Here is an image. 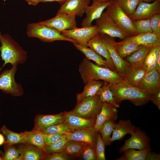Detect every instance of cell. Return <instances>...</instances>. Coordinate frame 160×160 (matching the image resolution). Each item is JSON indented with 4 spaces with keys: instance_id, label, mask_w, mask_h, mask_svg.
Returning a JSON list of instances; mask_svg holds the SVG:
<instances>
[{
    "instance_id": "1",
    "label": "cell",
    "mask_w": 160,
    "mask_h": 160,
    "mask_svg": "<svg viewBox=\"0 0 160 160\" xmlns=\"http://www.w3.org/2000/svg\"><path fill=\"white\" fill-rule=\"evenodd\" d=\"M79 71L84 84L90 81L102 80L115 85L125 79L124 76L116 71L95 65L85 57L80 64Z\"/></svg>"
},
{
    "instance_id": "2",
    "label": "cell",
    "mask_w": 160,
    "mask_h": 160,
    "mask_svg": "<svg viewBox=\"0 0 160 160\" xmlns=\"http://www.w3.org/2000/svg\"><path fill=\"white\" fill-rule=\"evenodd\" d=\"M108 85L116 103L119 105L122 101L125 100L139 106L146 104L151 101L150 96L148 93L125 80L115 85L109 83Z\"/></svg>"
},
{
    "instance_id": "3",
    "label": "cell",
    "mask_w": 160,
    "mask_h": 160,
    "mask_svg": "<svg viewBox=\"0 0 160 160\" xmlns=\"http://www.w3.org/2000/svg\"><path fill=\"white\" fill-rule=\"evenodd\" d=\"M0 55L4 63L0 71L8 63L12 66L23 64L27 58V52L9 34H1L0 37Z\"/></svg>"
},
{
    "instance_id": "4",
    "label": "cell",
    "mask_w": 160,
    "mask_h": 160,
    "mask_svg": "<svg viewBox=\"0 0 160 160\" xmlns=\"http://www.w3.org/2000/svg\"><path fill=\"white\" fill-rule=\"evenodd\" d=\"M26 34L29 37L37 38L43 42H50L56 41H63L78 44L76 41L67 37L58 31L39 22L28 24Z\"/></svg>"
},
{
    "instance_id": "5",
    "label": "cell",
    "mask_w": 160,
    "mask_h": 160,
    "mask_svg": "<svg viewBox=\"0 0 160 160\" xmlns=\"http://www.w3.org/2000/svg\"><path fill=\"white\" fill-rule=\"evenodd\" d=\"M105 12L121 29L133 36L137 34L132 20L114 0L107 6Z\"/></svg>"
},
{
    "instance_id": "6",
    "label": "cell",
    "mask_w": 160,
    "mask_h": 160,
    "mask_svg": "<svg viewBox=\"0 0 160 160\" xmlns=\"http://www.w3.org/2000/svg\"><path fill=\"white\" fill-rule=\"evenodd\" d=\"M103 103L100 96L97 94L76 103L71 111L86 119L96 118L101 110Z\"/></svg>"
},
{
    "instance_id": "7",
    "label": "cell",
    "mask_w": 160,
    "mask_h": 160,
    "mask_svg": "<svg viewBox=\"0 0 160 160\" xmlns=\"http://www.w3.org/2000/svg\"><path fill=\"white\" fill-rule=\"evenodd\" d=\"M17 66V65H14L11 68L5 70L0 74V90L14 97L21 96L24 93L23 87L15 79Z\"/></svg>"
},
{
    "instance_id": "8",
    "label": "cell",
    "mask_w": 160,
    "mask_h": 160,
    "mask_svg": "<svg viewBox=\"0 0 160 160\" xmlns=\"http://www.w3.org/2000/svg\"><path fill=\"white\" fill-rule=\"evenodd\" d=\"M95 20L96 25L99 28V34H105L113 38H119L121 40L130 36L119 28L105 12Z\"/></svg>"
},
{
    "instance_id": "9",
    "label": "cell",
    "mask_w": 160,
    "mask_h": 160,
    "mask_svg": "<svg viewBox=\"0 0 160 160\" xmlns=\"http://www.w3.org/2000/svg\"><path fill=\"white\" fill-rule=\"evenodd\" d=\"M99 32L98 27L96 25L63 31L60 33L64 36L76 41L78 44L88 47L89 41L94 36L99 34Z\"/></svg>"
},
{
    "instance_id": "10",
    "label": "cell",
    "mask_w": 160,
    "mask_h": 160,
    "mask_svg": "<svg viewBox=\"0 0 160 160\" xmlns=\"http://www.w3.org/2000/svg\"><path fill=\"white\" fill-rule=\"evenodd\" d=\"M76 15L64 13L56 14L54 17L40 23L52 28L60 32L76 28Z\"/></svg>"
},
{
    "instance_id": "11",
    "label": "cell",
    "mask_w": 160,
    "mask_h": 160,
    "mask_svg": "<svg viewBox=\"0 0 160 160\" xmlns=\"http://www.w3.org/2000/svg\"><path fill=\"white\" fill-rule=\"evenodd\" d=\"M99 34L109 51L116 72L124 77L129 69L130 65L120 57L116 52L113 42L114 38L105 34Z\"/></svg>"
},
{
    "instance_id": "12",
    "label": "cell",
    "mask_w": 160,
    "mask_h": 160,
    "mask_svg": "<svg viewBox=\"0 0 160 160\" xmlns=\"http://www.w3.org/2000/svg\"><path fill=\"white\" fill-rule=\"evenodd\" d=\"M150 138L146 133L138 127H136L134 132L129 139L125 141L124 145L119 150L120 153H123L128 149L139 150L150 146Z\"/></svg>"
},
{
    "instance_id": "13",
    "label": "cell",
    "mask_w": 160,
    "mask_h": 160,
    "mask_svg": "<svg viewBox=\"0 0 160 160\" xmlns=\"http://www.w3.org/2000/svg\"><path fill=\"white\" fill-rule=\"evenodd\" d=\"M160 13V1L156 0L152 3L140 1L134 12L128 15L133 21L150 19Z\"/></svg>"
},
{
    "instance_id": "14",
    "label": "cell",
    "mask_w": 160,
    "mask_h": 160,
    "mask_svg": "<svg viewBox=\"0 0 160 160\" xmlns=\"http://www.w3.org/2000/svg\"><path fill=\"white\" fill-rule=\"evenodd\" d=\"M113 0H110L103 3H100L96 0H92V4L87 6L84 11L86 17L82 20V27L89 26L92 22L101 16L104 9L108 5L112 4Z\"/></svg>"
},
{
    "instance_id": "15",
    "label": "cell",
    "mask_w": 160,
    "mask_h": 160,
    "mask_svg": "<svg viewBox=\"0 0 160 160\" xmlns=\"http://www.w3.org/2000/svg\"><path fill=\"white\" fill-rule=\"evenodd\" d=\"M118 43L120 44L135 43L151 47L160 46V36L153 32L139 34L127 37Z\"/></svg>"
},
{
    "instance_id": "16",
    "label": "cell",
    "mask_w": 160,
    "mask_h": 160,
    "mask_svg": "<svg viewBox=\"0 0 160 160\" xmlns=\"http://www.w3.org/2000/svg\"><path fill=\"white\" fill-rule=\"evenodd\" d=\"M138 87L149 95L160 90V73L155 68L146 73Z\"/></svg>"
},
{
    "instance_id": "17",
    "label": "cell",
    "mask_w": 160,
    "mask_h": 160,
    "mask_svg": "<svg viewBox=\"0 0 160 160\" xmlns=\"http://www.w3.org/2000/svg\"><path fill=\"white\" fill-rule=\"evenodd\" d=\"M117 107L108 102L103 103L101 110L97 115L94 128L97 132L103 124L106 121L112 120L115 121L117 119Z\"/></svg>"
},
{
    "instance_id": "18",
    "label": "cell",
    "mask_w": 160,
    "mask_h": 160,
    "mask_svg": "<svg viewBox=\"0 0 160 160\" xmlns=\"http://www.w3.org/2000/svg\"><path fill=\"white\" fill-rule=\"evenodd\" d=\"M90 0H67L62 5L57 14L64 13L82 17Z\"/></svg>"
},
{
    "instance_id": "19",
    "label": "cell",
    "mask_w": 160,
    "mask_h": 160,
    "mask_svg": "<svg viewBox=\"0 0 160 160\" xmlns=\"http://www.w3.org/2000/svg\"><path fill=\"white\" fill-rule=\"evenodd\" d=\"M65 121L74 130H80L94 127L96 118L91 119L84 118L71 111H64Z\"/></svg>"
},
{
    "instance_id": "20",
    "label": "cell",
    "mask_w": 160,
    "mask_h": 160,
    "mask_svg": "<svg viewBox=\"0 0 160 160\" xmlns=\"http://www.w3.org/2000/svg\"><path fill=\"white\" fill-rule=\"evenodd\" d=\"M97 132L93 127L84 129L74 130L65 135L68 140L80 141L89 144L95 147Z\"/></svg>"
},
{
    "instance_id": "21",
    "label": "cell",
    "mask_w": 160,
    "mask_h": 160,
    "mask_svg": "<svg viewBox=\"0 0 160 160\" xmlns=\"http://www.w3.org/2000/svg\"><path fill=\"white\" fill-rule=\"evenodd\" d=\"M65 120L64 112L55 114H39L34 119L33 129L40 130L49 126L60 124Z\"/></svg>"
},
{
    "instance_id": "22",
    "label": "cell",
    "mask_w": 160,
    "mask_h": 160,
    "mask_svg": "<svg viewBox=\"0 0 160 160\" xmlns=\"http://www.w3.org/2000/svg\"><path fill=\"white\" fill-rule=\"evenodd\" d=\"M88 47L105 59L110 69L116 71L109 51L99 33L94 36L88 42Z\"/></svg>"
},
{
    "instance_id": "23",
    "label": "cell",
    "mask_w": 160,
    "mask_h": 160,
    "mask_svg": "<svg viewBox=\"0 0 160 160\" xmlns=\"http://www.w3.org/2000/svg\"><path fill=\"white\" fill-rule=\"evenodd\" d=\"M23 160H44L47 153L34 145L21 143L17 148Z\"/></svg>"
},
{
    "instance_id": "24",
    "label": "cell",
    "mask_w": 160,
    "mask_h": 160,
    "mask_svg": "<svg viewBox=\"0 0 160 160\" xmlns=\"http://www.w3.org/2000/svg\"><path fill=\"white\" fill-rule=\"evenodd\" d=\"M135 127L129 120H120L116 123L115 122L111 143L116 140H120L127 134H132L135 132Z\"/></svg>"
},
{
    "instance_id": "25",
    "label": "cell",
    "mask_w": 160,
    "mask_h": 160,
    "mask_svg": "<svg viewBox=\"0 0 160 160\" xmlns=\"http://www.w3.org/2000/svg\"><path fill=\"white\" fill-rule=\"evenodd\" d=\"M152 47L141 45L137 49L124 59L131 66H143L144 61Z\"/></svg>"
},
{
    "instance_id": "26",
    "label": "cell",
    "mask_w": 160,
    "mask_h": 160,
    "mask_svg": "<svg viewBox=\"0 0 160 160\" xmlns=\"http://www.w3.org/2000/svg\"><path fill=\"white\" fill-rule=\"evenodd\" d=\"M104 81L100 80H92L88 82L85 84L83 92L77 94V103L86 98L97 95Z\"/></svg>"
},
{
    "instance_id": "27",
    "label": "cell",
    "mask_w": 160,
    "mask_h": 160,
    "mask_svg": "<svg viewBox=\"0 0 160 160\" xmlns=\"http://www.w3.org/2000/svg\"><path fill=\"white\" fill-rule=\"evenodd\" d=\"M24 136L25 144L31 145L44 150L46 146L43 133L33 128L31 131L21 132Z\"/></svg>"
},
{
    "instance_id": "28",
    "label": "cell",
    "mask_w": 160,
    "mask_h": 160,
    "mask_svg": "<svg viewBox=\"0 0 160 160\" xmlns=\"http://www.w3.org/2000/svg\"><path fill=\"white\" fill-rule=\"evenodd\" d=\"M146 73V71L143 66H130L124 76V80L131 85L138 87Z\"/></svg>"
},
{
    "instance_id": "29",
    "label": "cell",
    "mask_w": 160,
    "mask_h": 160,
    "mask_svg": "<svg viewBox=\"0 0 160 160\" xmlns=\"http://www.w3.org/2000/svg\"><path fill=\"white\" fill-rule=\"evenodd\" d=\"M75 48L83 53L85 57L89 60L94 61L97 65L109 68L105 60L89 47L83 46L77 43H73Z\"/></svg>"
},
{
    "instance_id": "30",
    "label": "cell",
    "mask_w": 160,
    "mask_h": 160,
    "mask_svg": "<svg viewBox=\"0 0 160 160\" xmlns=\"http://www.w3.org/2000/svg\"><path fill=\"white\" fill-rule=\"evenodd\" d=\"M150 151L151 149L150 146L139 150L128 149L123 152V155L118 160H145L147 154Z\"/></svg>"
},
{
    "instance_id": "31",
    "label": "cell",
    "mask_w": 160,
    "mask_h": 160,
    "mask_svg": "<svg viewBox=\"0 0 160 160\" xmlns=\"http://www.w3.org/2000/svg\"><path fill=\"white\" fill-rule=\"evenodd\" d=\"M159 58L160 46L152 47L147 56L143 65L146 73L155 68L156 63Z\"/></svg>"
},
{
    "instance_id": "32",
    "label": "cell",
    "mask_w": 160,
    "mask_h": 160,
    "mask_svg": "<svg viewBox=\"0 0 160 160\" xmlns=\"http://www.w3.org/2000/svg\"><path fill=\"white\" fill-rule=\"evenodd\" d=\"M87 144L75 140H68L64 151L68 155L79 158L82 151Z\"/></svg>"
},
{
    "instance_id": "33",
    "label": "cell",
    "mask_w": 160,
    "mask_h": 160,
    "mask_svg": "<svg viewBox=\"0 0 160 160\" xmlns=\"http://www.w3.org/2000/svg\"><path fill=\"white\" fill-rule=\"evenodd\" d=\"M113 42L117 53L123 59L137 49L141 45L133 43L120 44L116 41L114 38Z\"/></svg>"
},
{
    "instance_id": "34",
    "label": "cell",
    "mask_w": 160,
    "mask_h": 160,
    "mask_svg": "<svg viewBox=\"0 0 160 160\" xmlns=\"http://www.w3.org/2000/svg\"><path fill=\"white\" fill-rule=\"evenodd\" d=\"M0 131L6 137V141L5 143L11 145L24 144V136L21 132L18 133L13 132L8 129L5 125H3Z\"/></svg>"
},
{
    "instance_id": "35",
    "label": "cell",
    "mask_w": 160,
    "mask_h": 160,
    "mask_svg": "<svg viewBox=\"0 0 160 160\" xmlns=\"http://www.w3.org/2000/svg\"><path fill=\"white\" fill-rule=\"evenodd\" d=\"M74 130L65 121L60 124L49 126L40 131L45 134H65Z\"/></svg>"
},
{
    "instance_id": "36",
    "label": "cell",
    "mask_w": 160,
    "mask_h": 160,
    "mask_svg": "<svg viewBox=\"0 0 160 160\" xmlns=\"http://www.w3.org/2000/svg\"><path fill=\"white\" fill-rule=\"evenodd\" d=\"M109 83L104 81L103 84L97 94L100 96V99L103 102H108L117 108L120 105L118 104L115 99L113 94L109 87Z\"/></svg>"
},
{
    "instance_id": "37",
    "label": "cell",
    "mask_w": 160,
    "mask_h": 160,
    "mask_svg": "<svg viewBox=\"0 0 160 160\" xmlns=\"http://www.w3.org/2000/svg\"><path fill=\"white\" fill-rule=\"evenodd\" d=\"M115 122L112 120L106 121L102 125L99 131L105 146L110 145L111 144L110 142L111 135L113 132Z\"/></svg>"
},
{
    "instance_id": "38",
    "label": "cell",
    "mask_w": 160,
    "mask_h": 160,
    "mask_svg": "<svg viewBox=\"0 0 160 160\" xmlns=\"http://www.w3.org/2000/svg\"><path fill=\"white\" fill-rule=\"evenodd\" d=\"M119 5L123 11L129 15L135 10L139 0H113Z\"/></svg>"
},
{
    "instance_id": "39",
    "label": "cell",
    "mask_w": 160,
    "mask_h": 160,
    "mask_svg": "<svg viewBox=\"0 0 160 160\" xmlns=\"http://www.w3.org/2000/svg\"><path fill=\"white\" fill-rule=\"evenodd\" d=\"M150 19H140L133 21V23L138 34L152 33Z\"/></svg>"
},
{
    "instance_id": "40",
    "label": "cell",
    "mask_w": 160,
    "mask_h": 160,
    "mask_svg": "<svg viewBox=\"0 0 160 160\" xmlns=\"http://www.w3.org/2000/svg\"><path fill=\"white\" fill-rule=\"evenodd\" d=\"M67 141L64 134L62 138L58 141L52 145H46L44 150L47 153L63 151Z\"/></svg>"
},
{
    "instance_id": "41",
    "label": "cell",
    "mask_w": 160,
    "mask_h": 160,
    "mask_svg": "<svg viewBox=\"0 0 160 160\" xmlns=\"http://www.w3.org/2000/svg\"><path fill=\"white\" fill-rule=\"evenodd\" d=\"M4 149V152L2 156V160H15L20 155L17 149L13 145L5 143Z\"/></svg>"
},
{
    "instance_id": "42",
    "label": "cell",
    "mask_w": 160,
    "mask_h": 160,
    "mask_svg": "<svg viewBox=\"0 0 160 160\" xmlns=\"http://www.w3.org/2000/svg\"><path fill=\"white\" fill-rule=\"evenodd\" d=\"M105 146L101 134L98 132L97 134L95 146L97 160H106L105 156Z\"/></svg>"
},
{
    "instance_id": "43",
    "label": "cell",
    "mask_w": 160,
    "mask_h": 160,
    "mask_svg": "<svg viewBox=\"0 0 160 160\" xmlns=\"http://www.w3.org/2000/svg\"><path fill=\"white\" fill-rule=\"evenodd\" d=\"M80 157L85 160H97L95 147L87 143L82 151Z\"/></svg>"
},
{
    "instance_id": "44",
    "label": "cell",
    "mask_w": 160,
    "mask_h": 160,
    "mask_svg": "<svg viewBox=\"0 0 160 160\" xmlns=\"http://www.w3.org/2000/svg\"><path fill=\"white\" fill-rule=\"evenodd\" d=\"M150 23L152 32L160 36V13L153 16L150 18Z\"/></svg>"
},
{
    "instance_id": "45",
    "label": "cell",
    "mask_w": 160,
    "mask_h": 160,
    "mask_svg": "<svg viewBox=\"0 0 160 160\" xmlns=\"http://www.w3.org/2000/svg\"><path fill=\"white\" fill-rule=\"evenodd\" d=\"M70 159L64 151L47 153L44 160H67Z\"/></svg>"
},
{
    "instance_id": "46",
    "label": "cell",
    "mask_w": 160,
    "mask_h": 160,
    "mask_svg": "<svg viewBox=\"0 0 160 160\" xmlns=\"http://www.w3.org/2000/svg\"><path fill=\"white\" fill-rule=\"evenodd\" d=\"M64 134H49L43 133L46 145H50L55 143L60 140Z\"/></svg>"
},
{
    "instance_id": "47",
    "label": "cell",
    "mask_w": 160,
    "mask_h": 160,
    "mask_svg": "<svg viewBox=\"0 0 160 160\" xmlns=\"http://www.w3.org/2000/svg\"><path fill=\"white\" fill-rule=\"evenodd\" d=\"M151 101L160 110V90L150 95Z\"/></svg>"
},
{
    "instance_id": "48",
    "label": "cell",
    "mask_w": 160,
    "mask_h": 160,
    "mask_svg": "<svg viewBox=\"0 0 160 160\" xmlns=\"http://www.w3.org/2000/svg\"><path fill=\"white\" fill-rule=\"evenodd\" d=\"M160 159L159 154L152 152L150 151L147 154L145 160H159Z\"/></svg>"
},
{
    "instance_id": "49",
    "label": "cell",
    "mask_w": 160,
    "mask_h": 160,
    "mask_svg": "<svg viewBox=\"0 0 160 160\" xmlns=\"http://www.w3.org/2000/svg\"><path fill=\"white\" fill-rule=\"evenodd\" d=\"M67 0H40V2H48L57 1L61 5L63 4Z\"/></svg>"
},
{
    "instance_id": "50",
    "label": "cell",
    "mask_w": 160,
    "mask_h": 160,
    "mask_svg": "<svg viewBox=\"0 0 160 160\" xmlns=\"http://www.w3.org/2000/svg\"><path fill=\"white\" fill-rule=\"evenodd\" d=\"M29 5L35 6L40 2V0H25Z\"/></svg>"
},
{
    "instance_id": "51",
    "label": "cell",
    "mask_w": 160,
    "mask_h": 160,
    "mask_svg": "<svg viewBox=\"0 0 160 160\" xmlns=\"http://www.w3.org/2000/svg\"><path fill=\"white\" fill-rule=\"evenodd\" d=\"M160 58H159L156 63L155 68L160 73Z\"/></svg>"
},
{
    "instance_id": "52",
    "label": "cell",
    "mask_w": 160,
    "mask_h": 160,
    "mask_svg": "<svg viewBox=\"0 0 160 160\" xmlns=\"http://www.w3.org/2000/svg\"><path fill=\"white\" fill-rule=\"evenodd\" d=\"M5 142V138L3 135L0 133V146L4 144Z\"/></svg>"
},
{
    "instance_id": "53",
    "label": "cell",
    "mask_w": 160,
    "mask_h": 160,
    "mask_svg": "<svg viewBox=\"0 0 160 160\" xmlns=\"http://www.w3.org/2000/svg\"><path fill=\"white\" fill-rule=\"evenodd\" d=\"M140 1H142L143 2L149 3L151 1H154L156 0H139Z\"/></svg>"
},
{
    "instance_id": "54",
    "label": "cell",
    "mask_w": 160,
    "mask_h": 160,
    "mask_svg": "<svg viewBox=\"0 0 160 160\" xmlns=\"http://www.w3.org/2000/svg\"><path fill=\"white\" fill-rule=\"evenodd\" d=\"M98 2L100 3H103L109 1L110 0H96Z\"/></svg>"
},
{
    "instance_id": "55",
    "label": "cell",
    "mask_w": 160,
    "mask_h": 160,
    "mask_svg": "<svg viewBox=\"0 0 160 160\" xmlns=\"http://www.w3.org/2000/svg\"><path fill=\"white\" fill-rule=\"evenodd\" d=\"M1 34H2L1 33V31H0V37H1Z\"/></svg>"
},
{
    "instance_id": "56",
    "label": "cell",
    "mask_w": 160,
    "mask_h": 160,
    "mask_svg": "<svg viewBox=\"0 0 160 160\" xmlns=\"http://www.w3.org/2000/svg\"><path fill=\"white\" fill-rule=\"evenodd\" d=\"M2 151L0 150V155L1 154H2Z\"/></svg>"
},
{
    "instance_id": "57",
    "label": "cell",
    "mask_w": 160,
    "mask_h": 160,
    "mask_svg": "<svg viewBox=\"0 0 160 160\" xmlns=\"http://www.w3.org/2000/svg\"><path fill=\"white\" fill-rule=\"evenodd\" d=\"M0 160H2V157H0Z\"/></svg>"
},
{
    "instance_id": "58",
    "label": "cell",
    "mask_w": 160,
    "mask_h": 160,
    "mask_svg": "<svg viewBox=\"0 0 160 160\" xmlns=\"http://www.w3.org/2000/svg\"><path fill=\"white\" fill-rule=\"evenodd\" d=\"M159 0V1H160V0Z\"/></svg>"
}]
</instances>
